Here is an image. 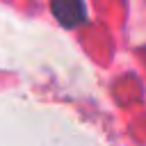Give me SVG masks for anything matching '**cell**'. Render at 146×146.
<instances>
[{"mask_svg":"<svg viewBox=\"0 0 146 146\" xmlns=\"http://www.w3.org/2000/svg\"><path fill=\"white\" fill-rule=\"evenodd\" d=\"M50 9H52L55 18H57L64 27H75V25H80V23L84 21V16H87V7H84L82 2H78V0H55V2L50 5Z\"/></svg>","mask_w":146,"mask_h":146,"instance_id":"6da1fadb","label":"cell"}]
</instances>
